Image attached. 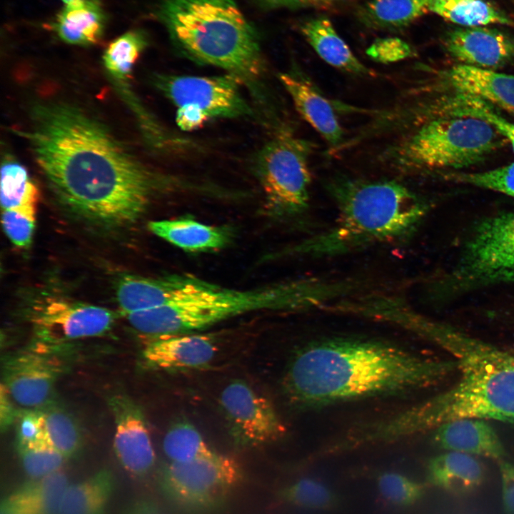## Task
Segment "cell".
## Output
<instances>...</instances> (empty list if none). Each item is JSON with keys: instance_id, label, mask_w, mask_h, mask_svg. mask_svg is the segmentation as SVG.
<instances>
[{"instance_id": "1", "label": "cell", "mask_w": 514, "mask_h": 514, "mask_svg": "<svg viewBox=\"0 0 514 514\" xmlns=\"http://www.w3.org/2000/svg\"><path fill=\"white\" fill-rule=\"evenodd\" d=\"M21 135L57 197L102 225L133 223L157 191L183 188L187 183L153 171L102 123L69 104L37 106L32 126Z\"/></svg>"}, {"instance_id": "2", "label": "cell", "mask_w": 514, "mask_h": 514, "mask_svg": "<svg viewBox=\"0 0 514 514\" xmlns=\"http://www.w3.org/2000/svg\"><path fill=\"white\" fill-rule=\"evenodd\" d=\"M388 324L422 337L448 353L460 378L450 389L391 416L363 425L367 445L394 442L445 423L478 418L514 425V354L429 318L403 301L388 310Z\"/></svg>"}, {"instance_id": "3", "label": "cell", "mask_w": 514, "mask_h": 514, "mask_svg": "<svg viewBox=\"0 0 514 514\" xmlns=\"http://www.w3.org/2000/svg\"><path fill=\"white\" fill-rule=\"evenodd\" d=\"M455 370L454 360L428 358L388 341L336 336L298 349L282 388L293 408L308 410L410 393L440 383Z\"/></svg>"}, {"instance_id": "4", "label": "cell", "mask_w": 514, "mask_h": 514, "mask_svg": "<svg viewBox=\"0 0 514 514\" xmlns=\"http://www.w3.org/2000/svg\"><path fill=\"white\" fill-rule=\"evenodd\" d=\"M326 189L337 207L336 222L294 246L293 253L329 257L405 240L428 210L418 196L395 180L336 177Z\"/></svg>"}, {"instance_id": "5", "label": "cell", "mask_w": 514, "mask_h": 514, "mask_svg": "<svg viewBox=\"0 0 514 514\" xmlns=\"http://www.w3.org/2000/svg\"><path fill=\"white\" fill-rule=\"evenodd\" d=\"M157 15L185 56L258 89L264 69L259 36L235 0H164Z\"/></svg>"}, {"instance_id": "6", "label": "cell", "mask_w": 514, "mask_h": 514, "mask_svg": "<svg viewBox=\"0 0 514 514\" xmlns=\"http://www.w3.org/2000/svg\"><path fill=\"white\" fill-rule=\"evenodd\" d=\"M332 295L330 282L315 279L293 280L250 290L213 284L179 301L138 312L135 322L141 333L152 337L183 334L256 311L321 308Z\"/></svg>"}, {"instance_id": "7", "label": "cell", "mask_w": 514, "mask_h": 514, "mask_svg": "<svg viewBox=\"0 0 514 514\" xmlns=\"http://www.w3.org/2000/svg\"><path fill=\"white\" fill-rule=\"evenodd\" d=\"M398 135L380 153V160L403 174L468 167L505 141L485 120L463 115L438 116Z\"/></svg>"}, {"instance_id": "8", "label": "cell", "mask_w": 514, "mask_h": 514, "mask_svg": "<svg viewBox=\"0 0 514 514\" xmlns=\"http://www.w3.org/2000/svg\"><path fill=\"white\" fill-rule=\"evenodd\" d=\"M313 148L311 142L283 127L257 153L254 171L271 215L290 218L307 211Z\"/></svg>"}, {"instance_id": "9", "label": "cell", "mask_w": 514, "mask_h": 514, "mask_svg": "<svg viewBox=\"0 0 514 514\" xmlns=\"http://www.w3.org/2000/svg\"><path fill=\"white\" fill-rule=\"evenodd\" d=\"M514 283V211L478 223L445 281L451 291Z\"/></svg>"}, {"instance_id": "10", "label": "cell", "mask_w": 514, "mask_h": 514, "mask_svg": "<svg viewBox=\"0 0 514 514\" xmlns=\"http://www.w3.org/2000/svg\"><path fill=\"white\" fill-rule=\"evenodd\" d=\"M158 480L162 493L178 508L190 514H213L225 506L243 473L234 459L216 453L191 461L171 462Z\"/></svg>"}, {"instance_id": "11", "label": "cell", "mask_w": 514, "mask_h": 514, "mask_svg": "<svg viewBox=\"0 0 514 514\" xmlns=\"http://www.w3.org/2000/svg\"><path fill=\"white\" fill-rule=\"evenodd\" d=\"M115 319L116 313L106 308L56 298L37 303L30 314L39 345L49 348L102 335L111 328Z\"/></svg>"}, {"instance_id": "12", "label": "cell", "mask_w": 514, "mask_h": 514, "mask_svg": "<svg viewBox=\"0 0 514 514\" xmlns=\"http://www.w3.org/2000/svg\"><path fill=\"white\" fill-rule=\"evenodd\" d=\"M160 90L177 107L193 105L211 118L249 116L253 110L241 91L243 81L227 74L217 76H160Z\"/></svg>"}, {"instance_id": "13", "label": "cell", "mask_w": 514, "mask_h": 514, "mask_svg": "<svg viewBox=\"0 0 514 514\" xmlns=\"http://www.w3.org/2000/svg\"><path fill=\"white\" fill-rule=\"evenodd\" d=\"M220 403L231 435L241 446L267 444L286 433V426L271 402L242 381L226 386Z\"/></svg>"}, {"instance_id": "14", "label": "cell", "mask_w": 514, "mask_h": 514, "mask_svg": "<svg viewBox=\"0 0 514 514\" xmlns=\"http://www.w3.org/2000/svg\"><path fill=\"white\" fill-rule=\"evenodd\" d=\"M36 346L11 354L3 363L2 383L11 398L27 408H39L49 399L64 366L51 348Z\"/></svg>"}, {"instance_id": "15", "label": "cell", "mask_w": 514, "mask_h": 514, "mask_svg": "<svg viewBox=\"0 0 514 514\" xmlns=\"http://www.w3.org/2000/svg\"><path fill=\"white\" fill-rule=\"evenodd\" d=\"M115 422L114 448L121 466L130 474L141 477L155 463L150 433L141 410L125 396L110 399Z\"/></svg>"}, {"instance_id": "16", "label": "cell", "mask_w": 514, "mask_h": 514, "mask_svg": "<svg viewBox=\"0 0 514 514\" xmlns=\"http://www.w3.org/2000/svg\"><path fill=\"white\" fill-rule=\"evenodd\" d=\"M213 285L189 275L161 278L126 275L116 285V301L122 313L127 315L179 301Z\"/></svg>"}, {"instance_id": "17", "label": "cell", "mask_w": 514, "mask_h": 514, "mask_svg": "<svg viewBox=\"0 0 514 514\" xmlns=\"http://www.w3.org/2000/svg\"><path fill=\"white\" fill-rule=\"evenodd\" d=\"M279 80L298 113L335 151L345 140L334 104L297 69L281 73Z\"/></svg>"}, {"instance_id": "18", "label": "cell", "mask_w": 514, "mask_h": 514, "mask_svg": "<svg viewBox=\"0 0 514 514\" xmlns=\"http://www.w3.org/2000/svg\"><path fill=\"white\" fill-rule=\"evenodd\" d=\"M444 46L463 64L482 69L502 67L514 58V40L497 29H454L446 35Z\"/></svg>"}, {"instance_id": "19", "label": "cell", "mask_w": 514, "mask_h": 514, "mask_svg": "<svg viewBox=\"0 0 514 514\" xmlns=\"http://www.w3.org/2000/svg\"><path fill=\"white\" fill-rule=\"evenodd\" d=\"M216 352L213 337L183 333L153 338L145 346L143 358L156 369L196 368L211 363Z\"/></svg>"}, {"instance_id": "20", "label": "cell", "mask_w": 514, "mask_h": 514, "mask_svg": "<svg viewBox=\"0 0 514 514\" xmlns=\"http://www.w3.org/2000/svg\"><path fill=\"white\" fill-rule=\"evenodd\" d=\"M433 430V440L442 449L494 459H501L506 455L500 438L485 420H454Z\"/></svg>"}, {"instance_id": "21", "label": "cell", "mask_w": 514, "mask_h": 514, "mask_svg": "<svg viewBox=\"0 0 514 514\" xmlns=\"http://www.w3.org/2000/svg\"><path fill=\"white\" fill-rule=\"evenodd\" d=\"M445 77L459 94L478 98L514 113V75L462 64L447 71Z\"/></svg>"}, {"instance_id": "22", "label": "cell", "mask_w": 514, "mask_h": 514, "mask_svg": "<svg viewBox=\"0 0 514 514\" xmlns=\"http://www.w3.org/2000/svg\"><path fill=\"white\" fill-rule=\"evenodd\" d=\"M148 228L159 238L189 252L222 248L232 237L228 228L204 224L190 217L153 221Z\"/></svg>"}, {"instance_id": "23", "label": "cell", "mask_w": 514, "mask_h": 514, "mask_svg": "<svg viewBox=\"0 0 514 514\" xmlns=\"http://www.w3.org/2000/svg\"><path fill=\"white\" fill-rule=\"evenodd\" d=\"M427 476L432 485L454 495H465L483 483L485 471L471 455L449 451L429 460Z\"/></svg>"}, {"instance_id": "24", "label": "cell", "mask_w": 514, "mask_h": 514, "mask_svg": "<svg viewBox=\"0 0 514 514\" xmlns=\"http://www.w3.org/2000/svg\"><path fill=\"white\" fill-rule=\"evenodd\" d=\"M301 30L309 44L326 63L351 74L376 76L353 54L328 19L320 16L311 19L302 24Z\"/></svg>"}, {"instance_id": "25", "label": "cell", "mask_w": 514, "mask_h": 514, "mask_svg": "<svg viewBox=\"0 0 514 514\" xmlns=\"http://www.w3.org/2000/svg\"><path fill=\"white\" fill-rule=\"evenodd\" d=\"M105 16L96 0H84L59 14L55 29L64 41L77 45L96 43L103 34Z\"/></svg>"}, {"instance_id": "26", "label": "cell", "mask_w": 514, "mask_h": 514, "mask_svg": "<svg viewBox=\"0 0 514 514\" xmlns=\"http://www.w3.org/2000/svg\"><path fill=\"white\" fill-rule=\"evenodd\" d=\"M114 488V477L104 469L81 482L69 485L59 514H104Z\"/></svg>"}, {"instance_id": "27", "label": "cell", "mask_w": 514, "mask_h": 514, "mask_svg": "<svg viewBox=\"0 0 514 514\" xmlns=\"http://www.w3.org/2000/svg\"><path fill=\"white\" fill-rule=\"evenodd\" d=\"M432 0H371L359 7L357 16L373 29H397L405 27L430 11Z\"/></svg>"}, {"instance_id": "28", "label": "cell", "mask_w": 514, "mask_h": 514, "mask_svg": "<svg viewBox=\"0 0 514 514\" xmlns=\"http://www.w3.org/2000/svg\"><path fill=\"white\" fill-rule=\"evenodd\" d=\"M430 11L465 26L514 25L509 16L483 0H432Z\"/></svg>"}, {"instance_id": "29", "label": "cell", "mask_w": 514, "mask_h": 514, "mask_svg": "<svg viewBox=\"0 0 514 514\" xmlns=\"http://www.w3.org/2000/svg\"><path fill=\"white\" fill-rule=\"evenodd\" d=\"M1 176L2 210H36L39 191L23 166L15 161L6 160L2 163Z\"/></svg>"}, {"instance_id": "30", "label": "cell", "mask_w": 514, "mask_h": 514, "mask_svg": "<svg viewBox=\"0 0 514 514\" xmlns=\"http://www.w3.org/2000/svg\"><path fill=\"white\" fill-rule=\"evenodd\" d=\"M163 449L171 462L177 463L208 458L216 453L208 447L197 428L185 420L174 423L168 430Z\"/></svg>"}, {"instance_id": "31", "label": "cell", "mask_w": 514, "mask_h": 514, "mask_svg": "<svg viewBox=\"0 0 514 514\" xmlns=\"http://www.w3.org/2000/svg\"><path fill=\"white\" fill-rule=\"evenodd\" d=\"M146 45L147 39L142 31H131L123 34L105 51L103 60L106 69L116 80L126 81Z\"/></svg>"}, {"instance_id": "32", "label": "cell", "mask_w": 514, "mask_h": 514, "mask_svg": "<svg viewBox=\"0 0 514 514\" xmlns=\"http://www.w3.org/2000/svg\"><path fill=\"white\" fill-rule=\"evenodd\" d=\"M45 441L66 458L80 447V433L74 419L58 408L40 410Z\"/></svg>"}, {"instance_id": "33", "label": "cell", "mask_w": 514, "mask_h": 514, "mask_svg": "<svg viewBox=\"0 0 514 514\" xmlns=\"http://www.w3.org/2000/svg\"><path fill=\"white\" fill-rule=\"evenodd\" d=\"M69 485L65 474L59 470L33 478L16 489L31 500L38 514H59Z\"/></svg>"}, {"instance_id": "34", "label": "cell", "mask_w": 514, "mask_h": 514, "mask_svg": "<svg viewBox=\"0 0 514 514\" xmlns=\"http://www.w3.org/2000/svg\"><path fill=\"white\" fill-rule=\"evenodd\" d=\"M277 496L289 504L313 510H329L336 507L337 495L321 482L303 478L281 488Z\"/></svg>"}, {"instance_id": "35", "label": "cell", "mask_w": 514, "mask_h": 514, "mask_svg": "<svg viewBox=\"0 0 514 514\" xmlns=\"http://www.w3.org/2000/svg\"><path fill=\"white\" fill-rule=\"evenodd\" d=\"M19 455L26 473L32 478L60 470L66 458L45 440L17 447Z\"/></svg>"}, {"instance_id": "36", "label": "cell", "mask_w": 514, "mask_h": 514, "mask_svg": "<svg viewBox=\"0 0 514 514\" xmlns=\"http://www.w3.org/2000/svg\"><path fill=\"white\" fill-rule=\"evenodd\" d=\"M454 100L455 115L471 116L482 119L494 126L507 139L514 151V124L501 116L490 105L478 98L459 94Z\"/></svg>"}, {"instance_id": "37", "label": "cell", "mask_w": 514, "mask_h": 514, "mask_svg": "<svg viewBox=\"0 0 514 514\" xmlns=\"http://www.w3.org/2000/svg\"><path fill=\"white\" fill-rule=\"evenodd\" d=\"M381 495L389 503L398 506H409L419 500L424 487L408 477L395 472H386L377 480Z\"/></svg>"}, {"instance_id": "38", "label": "cell", "mask_w": 514, "mask_h": 514, "mask_svg": "<svg viewBox=\"0 0 514 514\" xmlns=\"http://www.w3.org/2000/svg\"><path fill=\"white\" fill-rule=\"evenodd\" d=\"M452 179L508 195L514 198V162L487 171L455 173Z\"/></svg>"}, {"instance_id": "39", "label": "cell", "mask_w": 514, "mask_h": 514, "mask_svg": "<svg viewBox=\"0 0 514 514\" xmlns=\"http://www.w3.org/2000/svg\"><path fill=\"white\" fill-rule=\"evenodd\" d=\"M36 223V210H2V224L11 241L21 248L28 247L31 241Z\"/></svg>"}, {"instance_id": "40", "label": "cell", "mask_w": 514, "mask_h": 514, "mask_svg": "<svg viewBox=\"0 0 514 514\" xmlns=\"http://www.w3.org/2000/svg\"><path fill=\"white\" fill-rule=\"evenodd\" d=\"M367 54L382 63L395 62L413 55L411 46L397 38L376 40L367 50Z\"/></svg>"}, {"instance_id": "41", "label": "cell", "mask_w": 514, "mask_h": 514, "mask_svg": "<svg viewBox=\"0 0 514 514\" xmlns=\"http://www.w3.org/2000/svg\"><path fill=\"white\" fill-rule=\"evenodd\" d=\"M17 447L31 445L45 440L40 410L23 413L17 425Z\"/></svg>"}, {"instance_id": "42", "label": "cell", "mask_w": 514, "mask_h": 514, "mask_svg": "<svg viewBox=\"0 0 514 514\" xmlns=\"http://www.w3.org/2000/svg\"><path fill=\"white\" fill-rule=\"evenodd\" d=\"M177 108L176 121L183 131L196 129L210 119L203 110L193 105H183Z\"/></svg>"}, {"instance_id": "43", "label": "cell", "mask_w": 514, "mask_h": 514, "mask_svg": "<svg viewBox=\"0 0 514 514\" xmlns=\"http://www.w3.org/2000/svg\"><path fill=\"white\" fill-rule=\"evenodd\" d=\"M0 514H38L31 500L16 489L0 505Z\"/></svg>"}, {"instance_id": "44", "label": "cell", "mask_w": 514, "mask_h": 514, "mask_svg": "<svg viewBox=\"0 0 514 514\" xmlns=\"http://www.w3.org/2000/svg\"><path fill=\"white\" fill-rule=\"evenodd\" d=\"M500 472L505 514H514V464L500 462Z\"/></svg>"}, {"instance_id": "45", "label": "cell", "mask_w": 514, "mask_h": 514, "mask_svg": "<svg viewBox=\"0 0 514 514\" xmlns=\"http://www.w3.org/2000/svg\"><path fill=\"white\" fill-rule=\"evenodd\" d=\"M263 8H298L304 6H326L336 3L335 0H256Z\"/></svg>"}, {"instance_id": "46", "label": "cell", "mask_w": 514, "mask_h": 514, "mask_svg": "<svg viewBox=\"0 0 514 514\" xmlns=\"http://www.w3.org/2000/svg\"><path fill=\"white\" fill-rule=\"evenodd\" d=\"M121 514H168L154 500L140 498L127 504Z\"/></svg>"}, {"instance_id": "47", "label": "cell", "mask_w": 514, "mask_h": 514, "mask_svg": "<svg viewBox=\"0 0 514 514\" xmlns=\"http://www.w3.org/2000/svg\"><path fill=\"white\" fill-rule=\"evenodd\" d=\"M10 397L6 386L1 383L0 392V423L1 429L6 428L15 418V412Z\"/></svg>"}, {"instance_id": "48", "label": "cell", "mask_w": 514, "mask_h": 514, "mask_svg": "<svg viewBox=\"0 0 514 514\" xmlns=\"http://www.w3.org/2000/svg\"><path fill=\"white\" fill-rule=\"evenodd\" d=\"M84 0H62L67 6H74L80 4Z\"/></svg>"}, {"instance_id": "49", "label": "cell", "mask_w": 514, "mask_h": 514, "mask_svg": "<svg viewBox=\"0 0 514 514\" xmlns=\"http://www.w3.org/2000/svg\"><path fill=\"white\" fill-rule=\"evenodd\" d=\"M343 1V0H335V1H336V3L338 2V1Z\"/></svg>"}]
</instances>
